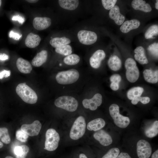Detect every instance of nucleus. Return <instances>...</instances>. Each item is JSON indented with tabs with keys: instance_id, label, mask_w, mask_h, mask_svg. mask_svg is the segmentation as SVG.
Segmentation results:
<instances>
[{
	"instance_id": "nucleus-10",
	"label": "nucleus",
	"mask_w": 158,
	"mask_h": 158,
	"mask_svg": "<svg viewBox=\"0 0 158 158\" xmlns=\"http://www.w3.org/2000/svg\"><path fill=\"white\" fill-rule=\"evenodd\" d=\"M102 96L98 93L95 94L93 97L90 99H85L82 101L83 107L86 109H89L90 110H96L98 107L101 104L102 102Z\"/></svg>"
},
{
	"instance_id": "nucleus-36",
	"label": "nucleus",
	"mask_w": 158,
	"mask_h": 158,
	"mask_svg": "<svg viewBox=\"0 0 158 158\" xmlns=\"http://www.w3.org/2000/svg\"><path fill=\"white\" fill-rule=\"evenodd\" d=\"M139 101L143 104H146L150 102V99L148 97L139 96L132 99L131 102L133 104L136 105Z\"/></svg>"
},
{
	"instance_id": "nucleus-47",
	"label": "nucleus",
	"mask_w": 158,
	"mask_h": 158,
	"mask_svg": "<svg viewBox=\"0 0 158 158\" xmlns=\"http://www.w3.org/2000/svg\"><path fill=\"white\" fill-rule=\"evenodd\" d=\"M27 2L32 3H35L37 2L38 0H26Z\"/></svg>"
},
{
	"instance_id": "nucleus-13",
	"label": "nucleus",
	"mask_w": 158,
	"mask_h": 158,
	"mask_svg": "<svg viewBox=\"0 0 158 158\" xmlns=\"http://www.w3.org/2000/svg\"><path fill=\"white\" fill-rule=\"evenodd\" d=\"M51 19L47 17H37L35 18L33 20L34 28L38 30L47 29L51 25Z\"/></svg>"
},
{
	"instance_id": "nucleus-12",
	"label": "nucleus",
	"mask_w": 158,
	"mask_h": 158,
	"mask_svg": "<svg viewBox=\"0 0 158 158\" xmlns=\"http://www.w3.org/2000/svg\"><path fill=\"white\" fill-rule=\"evenodd\" d=\"M94 138L102 145L107 146L110 145L113 140L110 135L106 131L100 129L95 131L93 135Z\"/></svg>"
},
{
	"instance_id": "nucleus-40",
	"label": "nucleus",
	"mask_w": 158,
	"mask_h": 158,
	"mask_svg": "<svg viewBox=\"0 0 158 158\" xmlns=\"http://www.w3.org/2000/svg\"><path fill=\"white\" fill-rule=\"evenodd\" d=\"M11 72L10 71L4 70L0 72V79H2L4 77H8L10 75Z\"/></svg>"
},
{
	"instance_id": "nucleus-37",
	"label": "nucleus",
	"mask_w": 158,
	"mask_h": 158,
	"mask_svg": "<svg viewBox=\"0 0 158 158\" xmlns=\"http://www.w3.org/2000/svg\"><path fill=\"white\" fill-rule=\"evenodd\" d=\"M102 5L105 9L110 10L115 6L117 1L116 0H102Z\"/></svg>"
},
{
	"instance_id": "nucleus-9",
	"label": "nucleus",
	"mask_w": 158,
	"mask_h": 158,
	"mask_svg": "<svg viewBox=\"0 0 158 158\" xmlns=\"http://www.w3.org/2000/svg\"><path fill=\"white\" fill-rule=\"evenodd\" d=\"M136 151L139 158H149L152 152V148L149 142L141 139L137 142Z\"/></svg>"
},
{
	"instance_id": "nucleus-23",
	"label": "nucleus",
	"mask_w": 158,
	"mask_h": 158,
	"mask_svg": "<svg viewBox=\"0 0 158 158\" xmlns=\"http://www.w3.org/2000/svg\"><path fill=\"white\" fill-rule=\"evenodd\" d=\"M135 60L142 64H146L148 61L145 54V49L141 46L136 47L134 50Z\"/></svg>"
},
{
	"instance_id": "nucleus-22",
	"label": "nucleus",
	"mask_w": 158,
	"mask_h": 158,
	"mask_svg": "<svg viewBox=\"0 0 158 158\" xmlns=\"http://www.w3.org/2000/svg\"><path fill=\"white\" fill-rule=\"evenodd\" d=\"M30 151L28 146L25 145L15 147L13 150V153L15 158H27Z\"/></svg>"
},
{
	"instance_id": "nucleus-21",
	"label": "nucleus",
	"mask_w": 158,
	"mask_h": 158,
	"mask_svg": "<svg viewBox=\"0 0 158 158\" xmlns=\"http://www.w3.org/2000/svg\"><path fill=\"white\" fill-rule=\"evenodd\" d=\"M105 124L104 119L98 118L90 121L87 124V128L89 130L96 131L103 128Z\"/></svg>"
},
{
	"instance_id": "nucleus-24",
	"label": "nucleus",
	"mask_w": 158,
	"mask_h": 158,
	"mask_svg": "<svg viewBox=\"0 0 158 158\" xmlns=\"http://www.w3.org/2000/svg\"><path fill=\"white\" fill-rule=\"evenodd\" d=\"M145 80L147 82L156 83L158 81V71H153L151 69H146L143 72Z\"/></svg>"
},
{
	"instance_id": "nucleus-30",
	"label": "nucleus",
	"mask_w": 158,
	"mask_h": 158,
	"mask_svg": "<svg viewBox=\"0 0 158 158\" xmlns=\"http://www.w3.org/2000/svg\"><path fill=\"white\" fill-rule=\"evenodd\" d=\"M80 61L79 56L75 54H71L66 56L63 59L64 63L68 65H74L77 64Z\"/></svg>"
},
{
	"instance_id": "nucleus-32",
	"label": "nucleus",
	"mask_w": 158,
	"mask_h": 158,
	"mask_svg": "<svg viewBox=\"0 0 158 158\" xmlns=\"http://www.w3.org/2000/svg\"><path fill=\"white\" fill-rule=\"evenodd\" d=\"M158 34V26L154 25L150 26L147 30L145 34V37L146 39L152 38L154 36Z\"/></svg>"
},
{
	"instance_id": "nucleus-51",
	"label": "nucleus",
	"mask_w": 158,
	"mask_h": 158,
	"mask_svg": "<svg viewBox=\"0 0 158 158\" xmlns=\"http://www.w3.org/2000/svg\"><path fill=\"white\" fill-rule=\"evenodd\" d=\"M1 1L0 0V7L1 6Z\"/></svg>"
},
{
	"instance_id": "nucleus-46",
	"label": "nucleus",
	"mask_w": 158,
	"mask_h": 158,
	"mask_svg": "<svg viewBox=\"0 0 158 158\" xmlns=\"http://www.w3.org/2000/svg\"><path fill=\"white\" fill-rule=\"evenodd\" d=\"M78 158H89L86 154L81 153L79 154L78 155Z\"/></svg>"
},
{
	"instance_id": "nucleus-34",
	"label": "nucleus",
	"mask_w": 158,
	"mask_h": 158,
	"mask_svg": "<svg viewBox=\"0 0 158 158\" xmlns=\"http://www.w3.org/2000/svg\"><path fill=\"white\" fill-rule=\"evenodd\" d=\"M120 153L119 149L117 147L110 149L102 158H116Z\"/></svg>"
},
{
	"instance_id": "nucleus-15",
	"label": "nucleus",
	"mask_w": 158,
	"mask_h": 158,
	"mask_svg": "<svg viewBox=\"0 0 158 158\" xmlns=\"http://www.w3.org/2000/svg\"><path fill=\"white\" fill-rule=\"evenodd\" d=\"M109 16L110 18L114 20L118 25H122L125 20V16L121 13L119 8L117 5H115L110 10Z\"/></svg>"
},
{
	"instance_id": "nucleus-3",
	"label": "nucleus",
	"mask_w": 158,
	"mask_h": 158,
	"mask_svg": "<svg viewBox=\"0 0 158 158\" xmlns=\"http://www.w3.org/2000/svg\"><path fill=\"white\" fill-rule=\"evenodd\" d=\"M109 110L114 124L117 126L125 128L129 125L130 122V118L120 114L119 107L117 104H111L109 107Z\"/></svg>"
},
{
	"instance_id": "nucleus-8",
	"label": "nucleus",
	"mask_w": 158,
	"mask_h": 158,
	"mask_svg": "<svg viewBox=\"0 0 158 158\" xmlns=\"http://www.w3.org/2000/svg\"><path fill=\"white\" fill-rule=\"evenodd\" d=\"M77 37L80 42L84 45H90L97 41V36L94 32L86 30H81L77 34Z\"/></svg>"
},
{
	"instance_id": "nucleus-49",
	"label": "nucleus",
	"mask_w": 158,
	"mask_h": 158,
	"mask_svg": "<svg viewBox=\"0 0 158 158\" xmlns=\"http://www.w3.org/2000/svg\"><path fill=\"white\" fill-rule=\"evenodd\" d=\"M3 146V144L2 142L0 141V148H1Z\"/></svg>"
},
{
	"instance_id": "nucleus-1",
	"label": "nucleus",
	"mask_w": 158,
	"mask_h": 158,
	"mask_svg": "<svg viewBox=\"0 0 158 158\" xmlns=\"http://www.w3.org/2000/svg\"><path fill=\"white\" fill-rule=\"evenodd\" d=\"M16 90L17 95L25 102L31 104L37 102L38 99L37 94L25 83L19 84Z\"/></svg>"
},
{
	"instance_id": "nucleus-41",
	"label": "nucleus",
	"mask_w": 158,
	"mask_h": 158,
	"mask_svg": "<svg viewBox=\"0 0 158 158\" xmlns=\"http://www.w3.org/2000/svg\"><path fill=\"white\" fill-rule=\"evenodd\" d=\"M9 36L10 37L16 40H18L21 37L18 34L15 33L13 31H10L9 34Z\"/></svg>"
},
{
	"instance_id": "nucleus-2",
	"label": "nucleus",
	"mask_w": 158,
	"mask_h": 158,
	"mask_svg": "<svg viewBox=\"0 0 158 158\" xmlns=\"http://www.w3.org/2000/svg\"><path fill=\"white\" fill-rule=\"evenodd\" d=\"M78 71L75 69H71L58 73L56 76L57 82L61 85H68L76 82L79 78Z\"/></svg>"
},
{
	"instance_id": "nucleus-48",
	"label": "nucleus",
	"mask_w": 158,
	"mask_h": 158,
	"mask_svg": "<svg viewBox=\"0 0 158 158\" xmlns=\"http://www.w3.org/2000/svg\"><path fill=\"white\" fill-rule=\"evenodd\" d=\"M155 8H156L158 10V1H156V2L155 4Z\"/></svg>"
},
{
	"instance_id": "nucleus-33",
	"label": "nucleus",
	"mask_w": 158,
	"mask_h": 158,
	"mask_svg": "<svg viewBox=\"0 0 158 158\" xmlns=\"http://www.w3.org/2000/svg\"><path fill=\"white\" fill-rule=\"evenodd\" d=\"M55 51L58 54L67 56L72 53V48L70 45L68 44L56 48Z\"/></svg>"
},
{
	"instance_id": "nucleus-17",
	"label": "nucleus",
	"mask_w": 158,
	"mask_h": 158,
	"mask_svg": "<svg viewBox=\"0 0 158 158\" xmlns=\"http://www.w3.org/2000/svg\"><path fill=\"white\" fill-rule=\"evenodd\" d=\"M16 65L19 71L23 73H29L32 69V67L30 62L21 57L17 59Z\"/></svg>"
},
{
	"instance_id": "nucleus-38",
	"label": "nucleus",
	"mask_w": 158,
	"mask_h": 158,
	"mask_svg": "<svg viewBox=\"0 0 158 158\" xmlns=\"http://www.w3.org/2000/svg\"><path fill=\"white\" fill-rule=\"evenodd\" d=\"M147 50L152 55L156 57H158V44L157 43H154L150 45L147 48Z\"/></svg>"
},
{
	"instance_id": "nucleus-50",
	"label": "nucleus",
	"mask_w": 158,
	"mask_h": 158,
	"mask_svg": "<svg viewBox=\"0 0 158 158\" xmlns=\"http://www.w3.org/2000/svg\"><path fill=\"white\" fill-rule=\"evenodd\" d=\"M5 158H14L13 157L11 156H8L5 157Z\"/></svg>"
},
{
	"instance_id": "nucleus-6",
	"label": "nucleus",
	"mask_w": 158,
	"mask_h": 158,
	"mask_svg": "<svg viewBox=\"0 0 158 158\" xmlns=\"http://www.w3.org/2000/svg\"><path fill=\"white\" fill-rule=\"evenodd\" d=\"M45 147L44 149L49 152L56 150L58 146L60 138L59 134L54 129H48L45 134Z\"/></svg>"
},
{
	"instance_id": "nucleus-19",
	"label": "nucleus",
	"mask_w": 158,
	"mask_h": 158,
	"mask_svg": "<svg viewBox=\"0 0 158 158\" xmlns=\"http://www.w3.org/2000/svg\"><path fill=\"white\" fill-rule=\"evenodd\" d=\"M47 57V51L45 50H42L38 53L32 59V64L35 67H40L46 62Z\"/></svg>"
},
{
	"instance_id": "nucleus-26",
	"label": "nucleus",
	"mask_w": 158,
	"mask_h": 158,
	"mask_svg": "<svg viewBox=\"0 0 158 158\" xmlns=\"http://www.w3.org/2000/svg\"><path fill=\"white\" fill-rule=\"evenodd\" d=\"M71 42V40L69 38L63 37L53 38L50 41L49 43L52 47L56 48L68 45Z\"/></svg>"
},
{
	"instance_id": "nucleus-18",
	"label": "nucleus",
	"mask_w": 158,
	"mask_h": 158,
	"mask_svg": "<svg viewBox=\"0 0 158 158\" xmlns=\"http://www.w3.org/2000/svg\"><path fill=\"white\" fill-rule=\"evenodd\" d=\"M41 41V38L38 35L29 33L27 36L25 41V45L30 48H34L37 46Z\"/></svg>"
},
{
	"instance_id": "nucleus-4",
	"label": "nucleus",
	"mask_w": 158,
	"mask_h": 158,
	"mask_svg": "<svg viewBox=\"0 0 158 158\" xmlns=\"http://www.w3.org/2000/svg\"><path fill=\"white\" fill-rule=\"evenodd\" d=\"M54 103L56 107L71 112L75 111L78 105L77 100L69 96H60L55 100Z\"/></svg>"
},
{
	"instance_id": "nucleus-5",
	"label": "nucleus",
	"mask_w": 158,
	"mask_h": 158,
	"mask_svg": "<svg viewBox=\"0 0 158 158\" xmlns=\"http://www.w3.org/2000/svg\"><path fill=\"white\" fill-rule=\"evenodd\" d=\"M86 123L84 118L82 116H78L74 121L70 133V137L73 140H77L84 134Z\"/></svg>"
},
{
	"instance_id": "nucleus-43",
	"label": "nucleus",
	"mask_w": 158,
	"mask_h": 158,
	"mask_svg": "<svg viewBox=\"0 0 158 158\" xmlns=\"http://www.w3.org/2000/svg\"><path fill=\"white\" fill-rule=\"evenodd\" d=\"M116 158H131V157L128 153L121 152L118 155Z\"/></svg>"
},
{
	"instance_id": "nucleus-20",
	"label": "nucleus",
	"mask_w": 158,
	"mask_h": 158,
	"mask_svg": "<svg viewBox=\"0 0 158 158\" xmlns=\"http://www.w3.org/2000/svg\"><path fill=\"white\" fill-rule=\"evenodd\" d=\"M132 6L136 10H139L145 12H150L152 10L150 5L146 3L145 1L142 0H134L131 3Z\"/></svg>"
},
{
	"instance_id": "nucleus-16",
	"label": "nucleus",
	"mask_w": 158,
	"mask_h": 158,
	"mask_svg": "<svg viewBox=\"0 0 158 158\" xmlns=\"http://www.w3.org/2000/svg\"><path fill=\"white\" fill-rule=\"evenodd\" d=\"M140 25V22L137 19L126 20L122 24L120 30L123 33H127L131 30L138 28Z\"/></svg>"
},
{
	"instance_id": "nucleus-42",
	"label": "nucleus",
	"mask_w": 158,
	"mask_h": 158,
	"mask_svg": "<svg viewBox=\"0 0 158 158\" xmlns=\"http://www.w3.org/2000/svg\"><path fill=\"white\" fill-rule=\"evenodd\" d=\"M12 20H17L21 24L24 22V19L22 17L19 16H13L12 18Z\"/></svg>"
},
{
	"instance_id": "nucleus-45",
	"label": "nucleus",
	"mask_w": 158,
	"mask_h": 158,
	"mask_svg": "<svg viewBox=\"0 0 158 158\" xmlns=\"http://www.w3.org/2000/svg\"><path fill=\"white\" fill-rule=\"evenodd\" d=\"M151 158H158V150H156L152 154Z\"/></svg>"
},
{
	"instance_id": "nucleus-27",
	"label": "nucleus",
	"mask_w": 158,
	"mask_h": 158,
	"mask_svg": "<svg viewBox=\"0 0 158 158\" xmlns=\"http://www.w3.org/2000/svg\"><path fill=\"white\" fill-rule=\"evenodd\" d=\"M108 64L109 68L114 71H117L121 67V61L118 56L114 55L109 59Z\"/></svg>"
},
{
	"instance_id": "nucleus-31",
	"label": "nucleus",
	"mask_w": 158,
	"mask_h": 158,
	"mask_svg": "<svg viewBox=\"0 0 158 158\" xmlns=\"http://www.w3.org/2000/svg\"><path fill=\"white\" fill-rule=\"evenodd\" d=\"M0 140L6 144H9L11 138L8 129L6 127L0 128Z\"/></svg>"
},
{
	"instance_id": "nucleus-7",
	"label": "nucleus",
	"mask_w": 158,
	"mask_h": 158,
	"mask_svg": "<svg viewBox=\"0 0 158 158\" xmlns=\"http://www.w3.org/2000/svg\"><path fill=\"white\" fill-rule=\"evenodd\" d=\"M126 69V76L130 82L133 83L138 79L140 72L135 61L132 58H128L125 64Z\"/></svg>"
},
{
	"instance_id": "nucleus-11",
	"label": "nucleus",
	"mask_w": 158,
	"mask_h": 158,
	"mask_svg": "<svg viewBox=\"0 0 158 158\" xmlns=\"http://www.w3.org/2000/svg\"><path fill=\"white\" fill-rule=\"evenodd\" d=\"M41 127L42 125L40 121L36 120L30 124L22 125L20 129L29 136H33L38 134Z\"/></svg>"
},
{
	"instance_id": "nucleus-25",
	"label": "nucleus",
	"mask_w": 158,
	"mask_h": 158,
	"mask_svg": "<svg viewBox=\"0 0 158 158\" xmlns=\"http://www.w3.org/2000/svg\"><path fill=\"white\" fill-rule=\"evenodd\" d=\"M58 2L61 8L70 11L76 9L79 4L78 0H59Z\"/></svg>"
},
{
	"instance_id": "nucleus-39",
	"label": "nucleus",
	"mask_w": 158,
	"mask_h": 158,
	"mask_svg": "<svg viewBox=\"0 0 158 158\" xmlns=\"http://www.w3.org/2000/svg\"><path fill=\"white\" fill-rule=\"evenodd\" d=\"M121 79V77L118 74H113L110 78V80L111 83L118 84H119Z\"/></svg>"
},
{
	"instance_id": "nucleus-35",
	"label": "nucleus",
	"mask_w": 158,
	"mask_h": 158,
	"mask_svg": "<svg viewBox=\"0 0 158 158\" xmlns=\"http://www.w3.org/2000/svg\"><path fill=\"white\" fill-rule=\"evenodd\" d=\"M16 138L17 140L22 142H25L27 140L29 135L21 129L17 130L16 132Z\"/></svg>"
},
{
	"instance_id": "nucleus-28",
	"label": "nucleus",
	"mask_w": 158,
	"mask_h": 158,
	"mask_svg": "<svg viewBox=\"0 0 158 158\" xmlns=\"http://www.w3.org/2000/svg\"><path fill=\"white\" fill-rule=\"evenodd\" d=\"M145 134L149 138H152L157 136L158 134V121H154L150 126L146 129Z\"/></svg>"
},
{
	"instance_id": "nucleus-14",
	"label": "nucleus",
	"mask_w": 158,
	"mask_h": 158,
	"mask_svg": "<svg viewBox=\"0 0 158 158\" xmlns=\"http://www.w3.org/2000/svg\"><path fill=\"white\" fill-rule=\"evenodd\" d=\"M105 56L106 54L104 50L101 49L97 50L90 59V65L94 68H99L102 61L105 58Z\"/></svg>"
},
{
	"instance_id": "nucleus-44",
	"label": "nucleus",
	"mask_w": 158,
	"mask_h": 158,
	"mask_svg": "<svg viewBox=\"0 0 158 158\" xmlns=\"http://www.w3.org/2000/svg\"><path fill=\"white\" fill-rule=\"evenodd\" d=\"M8 59V56L6 54H0V60H5Z\"/></svg>"
},
{
	"instance_id": "nucleus-29",
	"label": "nucleus",
	"mask_w": 158,
	"mask_h": 158,
	"mask_svg": "<svg viewBox=\"0 0 158 158\" xmlns=\"http://www.w3.org/2000/svg\"><path fill=\"white\" fill-rule=\"evenodd\" d=\"M144 91L143 88L140 87H136L130 89L127 92V96L128 99L132 100L139 96Z\"/></svg>"
}]
</instances>
